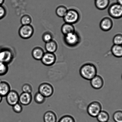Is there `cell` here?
Instances as JSON below:
<instances>
[{
	"mask_svg": "<svg viewBox=\"0 0 122 122\" xmlns=\"http://www.w3.org/2000/svg\"><path fill=\"white\" fill-rule=\"evenodd\" d=\"M79 72L82 78L90 81L97 74V69L94 64L87 63L83 65L80 68Z\"/></svg>",
	"mask_w": 122,
	"mask_h": 122,
	"instance_id": "6da1fadb",
	"label": "cell"
},
{
	"mask_svg": "<svg viewBox=\"0 0 122 122\" xmlns=\"http://www.w3.org/2000/svg\"><path fill=\"white\" fill-rule=\"evenodd\" d=\"M63 40L65 44L67 46L73 47L79 45L81 39L79 34L75 31L64 36Z\"/></svg>",
	"mask_w": 122,
	"mask_h": 122,
	"instance_id": "7a4b0ae2",
	"label": "cell"
},
{
	"mask_svg": "<svg viewBox=\"0 0 122 122\" xmlns=\"http://www.w3.org/2000/svg\"><path fill=\"white\" fill-rule=\"evenodd\" d=\"M81 18L79 12L76 10L70 9L68 10L66 14L63 18L65 22L74 24L78 22Z\"/></svg>",
	"mask_w": 122,
	"mask_h": 122,
	"instance_id": "3957f363",
	"label": "cell"
},
{
	"mask_svg": "<svg viewBox=\"0 0 122 122\" xmlns=\"http://www.w3.org/2000/svg\"><path fill=\"white\" fill-rule=\"evenodd\" d=\"M108 12L110 16L113 18H121L122 16V5L117 3L112 4L108 8Z\"/></svg>",
	"mask_w": 122,
	"mask_h": 122,
	"instance_id": "277c9868",
	"label": "cell"
},
{
	"mask_svg": "<svg viewBox=\"0 0 122 122\" xmlns=\"http://www.w3.org/2000/svg\"><path fill=\"white\" fill-rule=\"evenodd\" d=\"M102 106L101 104L97 101L91 103L87 107V111L89 115L93 117H97L102 111Z\"/></svg>",
	"mask_w": 122,
	"mask_h": 122,
	"instance_id": "5b68a950",
	"label": "cell"
},
{
	"mask_svg": "<svg viewBox=\"0 0 122 122\" xmlns=\"http://www.w3.org/2000/svg\"><path fill=\"white\" fill-rule=\"evenodd\" d=\"M34 30L30 25H23L19 29V36L24 39H28L30 38L34 33Z\"/></svg>",
	"mask_w": 122,
	"mask_h": 122,
	"instance_id": "8992f818",
	"label": "cell"
},
{
	"mask_svg": "<svg viewBox=\"0 0 122 122\" xmlns=\"http://www.w3.org/2000/svg\"><path fill=\"white\" fill-rule=\"evenodd\" d=\"M39 92L45 98L50 97L53 95L54 92L53 87L48 83L44 82L41 84L39 87Z\"/></svg>",
	"mask_w": 122,
	"mask_h": 122,
	"instance_id": "52a82bcc",
	"label": "cell"
},
{
	"mask_svg": "<svg viewBox=\"0 0 122 122\" xmlns=\"http://www.w3.org/2000/svg\"><path fill=\"white\" fill-rule=\"evenodd\" d=\"M13 58L12 52L9 49H3L0 51V62L8 64L12 61Z\"/></svg>",
	"mask_w": 122,
	"mask_h": 122,
	"instance_id": "ba28073f",
	"label": "cell"
},
{
	"mask_svg": "<svg viewBox=\"0 0 122 122\" xmlns=\"http://www.w3.org/2000/svg\"><path fill=\"white\" fill-rule=\"evenodd\" d=\"M56 57L54 53L46 52L45 53L41 60L42 63L47 66H51L55 64Z\"/></svg>",
	"mask_w": 122,
	"mask_h": 122,
	"instance_id": "9c48e42d",
	"label": "cell"
},
{
	"mask_svg": "<svg viewBox=\"0 0 122 122\" xmlns=\"http://www.w3.org/2000/svg\"><path fill=\"white\" fill-rule=\"evenodd\" d=\"M7 103L12 106L19 102V95L16 91L11 90L5 97Z\"/></svg>",
	"mask_w": 122,
	"mask_h": 122,
	"instance_id": "30bf717a",
	"label": "cell"
},
{
	"mask_svg": "<svg viewBox=\"0 0 122 122\" xmlns=\"http://www.w3.org/2000/svg\"><path fill=\"white\" fill-rule=\"evenodd\" d=\"M113 20L110 17H106L104 18L100 21V29L104 31H108L113 27Z\"/></svg>",
	"mask_w": 122,
	"mask_h": 122,
	"instance_id": "8fae6325",
	"label": "cell"
},
{
	"mask_svg": "<svg viewBox=\"0 0 122 122\" xmlns=\"http://www.w3.org/2000/svg\"><path fill=\"white\" fill-rule=\"evenodd\" d=\"M90 84L92 87L94 89H100L103 87L104 80L101 76L97 75L90 80Z\"/></svg>",
	"mask_w": 122,
	"mask_h": 122,
	"instance_id": "7c38bea8",
	"label": "cell"
},
{
	"mask_svg": "<svg viewBox=\"0 0 122 122\" xmlns=\"http://www.w3.org/2000/svg\"><path fill=\"white\" fill-rule=\"evenodd\" d=\"M33 97L31 93L23 92L19 95V102L21 105L27 106L31 102Z\"/></svg>",
	"mask_w": 122,
	"mask_h": 122,
	"instance_id": "4fadbf2b",
	"label": "cell"
},
{
	"mask_svg": "<svg viewBox=\"0 0 122 122\" xmlns=\"http://www.w3.org/2000/svg\"><path fill=\"white\" fill-rule=\"evenodd\" d=\"M11 90L10 85L5 81L0 82V95L5 97Z\"/></svg>",
	"mask_w": 122,
	"mask_h": 122,
	"instance_id": "5bb4252c",
	"label": "cell"
},
{
	"mask_svg": "<svg viewBox=\"0 0 122 122\" xmlns=\"http://www.w3.org/2000/svg\"><path fill=\"white\" fill-rule=\"evenodd\" d=\"M61 30L64 36L75 31V27L73 25L65 22L62 25Z\"/></svg>",
	"mask_w": 122,
	"mask_h": 122,
	"instance_id": "9a60e30c",
	"label": "cell"
},
{
	"mask_svg": "<svg viewBox=\"0 0 122 122\" xmlns=\"http://www.w3.org/2000/svg\"><path fill=\"white\" fill-rule=\"evenodd\" d=\"M45 52L43 49L40 47H36L32 51V55L33 58L36 60H41Z\"/></svg>",
	"mask_w": 122,
	"mask_h": 122,
	"instance_id": "2e32d148",
	"label": "cell"
},
{
	"mask_svg": "<svg viewBox=\"0 0 122 122\" xmlns=\"http://www.w3.org/2000/svg\"><path fill=\"white\" fill-rule=\"evenodd\" d=\"M43 119L44 122H56L57 116L53 112L48 111L44 114Z\"/></svg>",
	"mask_w": 122,
	"mask_h": 122,
	"instance_id": "e0dca14e",
	"label": "cell"
},
{
	"mask_svg": "<svg viewBox=\"0 0 122 122\" xmlns=\"http://www.w3.org/2000/svg\"><path fill=\"white\" fill-rule=\"evenodd\" d=\"M58 47L57 43L53 40L45 43V49L47 52L54 53L57 51Z\"/></svg>",
	"mask_w": 122,
	"mask_h": 122,
	"instance_id": "ac0fdd59",
	"label": "cell"
},
{
	"mask_svg": "<svg viewBox=\"0 0 122 122\" xmlns=\"http://www.w3.org/2000/svg\"><path fill=\"white\" fill-rule=\"evenodd\" d=\"M110 2V0H95V5L97 9L103 10L107 8Z\"/></svg>",
	"mask_w": 122,
	"mask_h": 122,
	"instance_id": "d6986e66",
	"label": "cell"
},
{
	"mask_svg": "<svg viewBox=\"0 0 122 122\" xmlns=\"http://www.w3.org/2000/svg\"><path fill=\"white\" fill-rule=\"evenodd\" d=\"M111 51L113 55L117 58H120L122 56V45H114L111 48Z\"/></svg>",
	"mask_w": 122,
	"mask_h": 122,
	"instance_id": "ffe728a7",
	"label": "cell"
},
{
	"mask_svg": "<svg viewBox=\"0 0 122 122\" xmlns=\"http://www.w3.org/2000/svg\"><path fill=\"white\" fill-rule=\"evenodd\" d=\"M99 122H107L109 120V114L105 111H102L96 117Z\"/></svg>",
	"mask_w": 122,
	"mask_h": 122,
	"instance_id": "44dd1931",
	"label": "cell"
},
{
	"mask_svg": "<svg viewBox=\"0 0 122 122\" xmlns=\"http://www.w3.org/2000/svg\"><path fill=\"white\" fill-rule=\"evenodd\" d=\"M68 10L66 7L63 5H61L57 7L56 12L57 16L61 18H63L66 14Z\"/></svg>",
	"mask_w": 122,
	"mask_h": 122,
	"instance_id": "7402d4cb",
	"label": "cell"
},
{
	"mask_svg": "<svg viewBox=\"0 0 122 122\" xmlns=\"http://www.w3.org/2000/svg\"><path fill=\"white\" fill-rule=\"evenodd\" d=\"M46 98L42 94L38 92L36 93L34 97V100L36 103L38 104L44 103L45 101Z\"/></svg>",
	"mask_w": 122,
	"mask_h": 122,
	"instance_id": "603a6c76",
	"label": "cell"
},
{
	"mask_svg": "<svg viewBox=\"0 0 122 122\" xmlns=\"http://www.w3.org/2000/svg\"><path fill=\"white\" fill-rule=\"evenodd\" d=\"M9 67L8 64L0 62V76H3L8 73Z\"/></svg>",
	"mask_w": 122,
	"mask_h": 122,
	"instance_id": "cb8c5ba5",
	"label": "cell"
},
{
	"mask_svg": "<svg viewBox=\"0 0 122 122\" xmlns=\"http://www.w3.org/2000/svg\"><path fill=\"white\" fill-rule=\"evenodd\" d=\"M20 21L22 25H30L32 22L31 18L28 15H24L21 17Z\"/></svg>",
	"mask_w": 122,
	"mask_h": 122,
	"instance_id": "d4e9b609",
	"label": "cell"
},
{
	"mask_svg": "<svg viewBox=\"0 0 122 122\" xmlns=\"http://www.w3.org/2000/svg\"><path fill=\"white\" fill-rule=\"evenodd\" d=\"M113 120L115 122H122V112L121 111H117L113 114Z\"/></svg>",
	"mask_w": 122,
	"mask_h": 122,
	"instance_id": "484cf974",
	"label": "cell"
},
{
	"mask_svg": "<svg viewBox=\"0 0 122 122\" xmlns=\"http://www.w3.org/2000/svg\"><path fill=\"white\" fill-rule=\"evenodd\" d=\"M113 44L115 45H122V36L121 34H118L115 36L113 40Z\"/></svg>",
	"mask_w": 122,
	"mask_h": 122,
	"instance_id": "4316f807",
	"label": "cell"
},
{
	"mask_svg": "<svg viewBox=\"0 0 122 122\" xmlns=\"http://www.w3.org/2000/svg\"><path fill=\"white\" fill-rule=\"evenodd\" d=\"M53 36L51 33L49 32H45L43 34L42 39L43 41L45 43L49 42L52 40Z\"/></svg>",
	"mask_w": 122,
	"mask_h": 122,
	"instance_id": "83f0119b",
	"label": "cell"
},
{
	"mask_svg": "<svg viewBox=\"0 0 122 122\" xmlns=\"http://www.w3.org/2000/svg\"><path fill=\"white\" fill-rule=\"evenodd\" d=\"M58 122H75V119L70 115H66L63 116L59 119Z\"/></svg>",
	"mask_w": 122,
	"mask_h": 122,
	"instance_id": "f1b7e54d",
	"label": "cell"
},
{
	"mask_svg": "<svg viewBox=\"0 0 122 122\" xmlns=\"http://www.w3.org/2000/svg\"><path fill=\"white\" fill-rule=\"evenodd\" d=\"M21 89L23 92L31 93L33 92V88L30 84L25 83L22 86Z\"/></svg>",
	"mask_w": 122,
	"mask_h": 122,
	"instance_id": "f546056e",
	"label": "cell"
},
{
	"mask_svg": "<svg viewBox=\"0 0 122 122\" xmlns=\"http://www.w3.org/2000/svg\"><path fill=\"white\" fill-rule=\"evenodd\" d=\"M12 108L14 112L18 113H21L23 110L22 106L19 102L12 106Z\"/></svg>",
	"mask_w": 122,
	"mask_h": 122,
	"instance_id": "4dcf8cb0",
	"label": "cell"
},
{
	"mask_svg": "<svg viewBox=\"0 0 122 122\" xmlns=\"http://www.w3.org/2000/svg\"><path fill=\"white\" fill-rule=\"evenodd\" d=\"M6 14V11L5 8L2 5H0V20L4 18Z\"/></svg>",
	"mask_w": 122,
	"mask_h": 122,
	"instance_id": "1f68e13d",
	"label": "cell"
},
{
	"mask_svg": "<svg viewBox=\"0 0 122 122\" xmlns=\"http://www.w3.org/2000/svg\"><path fill=\"white\" fill-rule=\"evenodd\" d=\"M117 3L122 5V0H117Z\"/></svg>",
	"mask_w": 122,
	"mask_h": 122,
	"instance_id": "d6a6232c",
	"label": "cell"
},
{
	"mask_svg": "<svg viewBox=\"0 0 122 122\" xmlns=\"http://www.w3.org/2000/svg\"><path fill=\"white\" fill-rule=\"evenodd\" d=\"M5 0H0V5H2L4 3Z\"/></svg>",
	"mask_w": 122,
	"mask_h": 122,
	"instance_id": "836d02e7",
	"label": "cell"
},
{
	"mask_svg": "<svg viewBox=\"0 0 122 122\" xmlns=\"http://www.w3.org/2000/svg\"><path fill=\"white\" fill-rule=\"evenodd\" d=\"M2 97L0 95V103L2 101Z\"/></svg>",
	"mask_w": 122,
	"mask_h": 122,
	"instance_id": "e575fe53",
	"label": "cell"
},
{
	"mask_svg": "<svg viewBox=\"0 0 122 122\" xmlns=\"http://www.w3.org/2000/svg\"></svg>",
	"mask_w": 122,
	"mask_h": 122,
	"instance_id": "d590c367",
	"label": "cell"
},
{
	"mask_svg": "<svg viewBox=\"0 0 122 122\" xmlns=\"http://www.w3.org/2000/svg\"></svg>",
	"mask_w": 122,
	"mask_h": 122,
	"instance_id": "8d00e7d4",
	"label": "cell"
}]
</instances>
